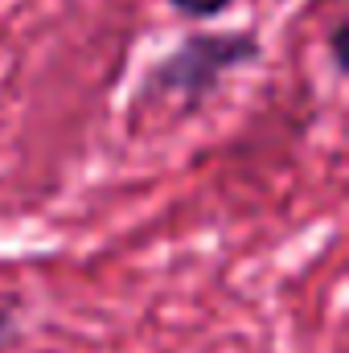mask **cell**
Wrapping results in <instances>:
<instances>
[{
    "label": "cell",
    "mask_w": 349,
    "mask_h": 353,
    "mask_svg": "<svg viewBox=\"0 0 349 353\" xmlns=\"http://www.w3.org/2000/svg\"><path fill=\"white\" fill-rule=\"evenodd\" d=\"M263 54L259 37L251 29H230V33H193L177 50H169L152 70H148V94L173 99L185 111L201 107L214 90L226 83V74L251 66Z\"/></svg>",
    "instance_id": "obj_1"
},
{
    "label": "cell",
    "mask_w": 349,
    "mask_h": 353,
    "mask_svg": "<svg viewBox=\"0 0 349 353\" xmlns=\"http://www.w3.org/2000/svg\"><path fill=\"white\" fill-rule=\"evenodd\" d=\"M12 325H17V312H12L8 304H0V341L12 333Z\"/></svg>",
    "instance_id": "obj_3"
},
{
    "label": "cell",
    "mask_w": 349,
    "mask_h": 353,
    "mask_svg": "<svg viewBox=\"0 0 349 353\" xmlns=\"http://www.w3.org/2000/svg\"><path fill=\"white\" fill-rule=\"evenodd\" d=\"M239 0H169V8L181 12L185 21H214L222 12H230Z\"/></svg>",
    "instance_id": "obj_2"
}]
</instances>
